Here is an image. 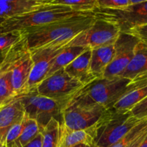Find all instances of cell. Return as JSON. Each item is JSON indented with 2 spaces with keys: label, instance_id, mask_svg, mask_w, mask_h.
Masks as SVG:
<instances>
[{
  "label": "cell",
  "instance_id": "obj_39",
  "mask_svg": "<svg viewBox=\"0 0 147 147\" xmlns=\"http://www.w3.org/2000/svg\"><path fill=\"white\" fill-rule=\"evenodd\" d=\"M146 43H147V42H146Z\"/></svg>",
  "mask_w": 147,
  "mask_h": 147
},
{
  "label": "cell",
  "instance_id": "obj_4",
  "mask_svg": "<svg viewBox=\"0 0 147 147\" xmlns=\"http://www.w3.org/2000/svg\"><path fill=\"white\" fill-rule=\"evenodd\" d=\"M142 120L132 116L131 111L107 109L96 123L95 145L110 147L127 134Z\"/></svg>",
  "mask_w": 147,
  "mask_h": 147
},
{
  "label": "cell",
  "instance_id": "obj_28",
  "mask_svg": "<svg viewBox=\"0 0 147 147\" xmlns=\"http://www.w3.org/2000/svg\"><path fill=\"white\" fill-rule=\"evenodd\" d=\"M23 126H24V122L22 120L21 122L16 123L10 128L5 136V143L7 147H10L15 143L21 134Z\"/></svg>",
  "mask_w": 147,
  "mask_h": 147
},
{
  "label": "cell",
  "instance_id": "obj_7",
  "mask_svg": "<svg viewBox=\"0 0 147 147\" xmlns=\"http://www.w3.org/2000/svg\"><path fill=\"white\" fill-rule=\"evenodd\" d=\"M96 18L114 24L120 32L128 33L131 30L147 24V1L142 0L124 9H108L97 8L92 12Z\"/></svg>",
  "mask_w": 147,
  "mask_h": 147
},
{
  "label": "cell",
  "instance_id": "obj_17",
  "mask_svg": "<svg viewBox=\"0 0 147 147\" xmlns=\"http://www.w3.org/2000/svg\"><path fill=\"white\" fill-rule=\"evenodd\" d=\"M46 0H4L0 1V20L26 14L36 9Z\"/></svg>",
  "mask_w": 147,
  "mask_h": 147
},
{
  "label": "cell",
  "instance_id": "obj_5",
  "mask_svg": "<svg viewBox=\"0 0 147 147\" xmlns=\"http://www.w3.org/2000/svg\"><path fill=\"white\" fill-rule=\"evenodd\" d=\"M32 66L31 51L23 34L22 38L11 47L5 60L0 65V68L11 75V84L17 96L28 92L27 85Z\"/></svg>",
  "mask_w": 147,
  "mask_h": 147
},
{
  "label": "cell",
  "instance_id": "obj_19",
  "mask_svg": "<svg viewBox=\"0 0 147 147\" xmlns=\"http://www.w3.org/2000/svg\"><path fill=\"white\" fill-rule=\"evenodd\" d=\"M147 73V43L140 41L136 46L134 55L121 77L133 80L140 75Z\"/></svg>",
  "mask_w": 147,
  "mask_h": 147
},
{
  "label": "cell",
  "instance_id": "obj_1",
  "mask_svg": "<svg viewBox=\"0 0 147 147\" xmlns=\"http://www.w3.org/2000/svg\"><path fill=\"white\" fill-rule=\"evenodd\" d=\"M96 17L92 14L74 16L52 24L20 31L24 34L30 51L55 43L71 41L93 24Z\"/></svg>",
  "mask_w": 147,
  "mask_h": 147
},
{
  "label": "cell",
  "instance_id": "obj_31",
  "mask_svg": "<svg viewBox=\"0 0 147 147\" xmlns=\"http://www.w3.org/2000/svg\"><path fill=\"white\" fill-rule=\"evenodd\" d=\"M42 134L40 133L33 140L22 147H42Z\"/></svg>",
  "mask_w": 147,
  "mask_h": 147
},
{
  "label": "cell",
  "instance_id": "obj_32",
  "mask_svg": "<svg viewBox=\"0 0 147 147\" xmlns=\"http://www.w3.org/2000/svg\"><path fill=\"white\" fill-rule=\"evenodd\" d=\"M146 136H147V131H146L144 133L142 134V135H140L139 137L136 138V139H135L134 142H132L127 147H139L140 146L141 144H142V142L144 141V139L146 138Z\"/></svg>",
  "mask_w": 147,
  "mask_h": 147
},
{
  "label": "cell",
  "instance_id": "obj_37",
  "mask_svg": "<svg viewBox=\"0 0 147 147\" xmlns=\"http://www.w3.org/2000/svg\"><path fill=\"white\" fill-rule=\"evenodd\" d=\"M1 106H1V105L0 104V109H1Z\"/></svg>",
  "mask_w": 147,
  "mask_h": 147
},
{
  "label": "cell",
  "instance_id": "obj_33",
  "mask_svg": "<svg viewBox=\"0 0 147 147\" xmlns=\"http://www.w3.org/2000/svg\"><path fill=\"white\" fill-rule=\"evenodd\" d=\"M139 147H147V136H146V138L144 139V141L142 142V144H141L140 146Z\"/></svg>",
  "mask_w": 147,
  "mask_h": 147
},
{
  "label": "cell",
  "instance_id": "obj_21",
  "mask_svg": "<svg viewBox=\"0 0 147 147\" xmlns=\"http://www.w3.org/2000/svg\"><path fill=\"white\" fill-rule=\"evenodd\" d=\"M23 122H24V126L21 134L15 143L10 147H22L24 146L33 140L39 134L42 132L37 121L30 119L25 115L24 116Z\"/></svg>",
  "mask_w": 147,
  "mask_h": 147
},
{
  "label": "cell",
  "instance_id": "obj_2",
  "mask_svg": "<svg viewBox=\"0 0 147 147\" xmlns=\"http://www.w3.org/2000/svg\"><path fill=\"white\" fill-rule=\"evenodd\" d=\"M130 81L122 77L96 79L73 95L66 106L98 105L106 109H111L125 94Z\"/></svg>",
  "mask_w": 147,
  "mask_h": 147
},
{
  "label": "cell",
  "instance_id": "obj_35",
  "mask_svg": "<svg viewBox=\"0 0 147 147\" xmlns=\"http://www.w3.org/2000/svg\"><path fill=\"white\" fill-rule=\"evenodd\" d=\"M0 147H7L5 140H0Z\"/></svg>",
  "mask_w": 147,
  "mask_h": 147
},
{
  "label": "cell",
  "instance_id": "obj_12",
  "mask_svg": "<svg viewBox=\"0 0 147 147\" xmlns=\"http://www.w3.org/2000/svg\"><path fill=\"white\" fill-rule=\"evenodd\" d=\"M106 110L98 105L66 106L63 111V123L70 131L85 130L94 126Z\"/></svg>",
  "mask_w": 147,
  "mask_h": 147
},
{
  "label": "cell",
  "instance_id": "obj_18",
  "mask_svg": "<svg viewBox=\"0 0 147 147\" xmlns=\"http://www.w3.org/2000/svg\"><path fill=\"white\" fill-rule=\"evenodd\" d=\"M114 55V44L91 50L90 70L96 79L103 78L105 70Z\"/></svg>",
  "mask_w": 147,
  "mask_h": 147
},
{
  "label": "cell",
  "instance_id": "obj_22",
  "mask_svg": "<svg viewBox=\"0 0 147 147\" xmlns=\"http://www.w3.org/2000/svg\"><path fill=\"white\" fill-rule=\"evenodd\" d=\"M48 2L51 4L66 6L70 7L73 11L86 14H92L98 7L97 0H48Z\"/></svg>",
  "mask_w": 147,
  "mask_h": 147
},
{
  "label": "cell",
  "instance_id": "obj_11",
  "mask_svg": "<svg viewBox=\"0 0 147 147\" xmlns=\"http://www.w3.org/2000/svg\"><path fill=\"white\" fill-rule=\"evenodd\" d=\"M140 40L129 33L120 32L114 42V55L105 70L103 78L121 77L133 58L136 46Z\"/></svg>",
  "mask_w": 147,
  "mask_h": 147
},
{
  "label": "cell",
  "instance_id": "obj_26",
  "mask_svg": "<svg viewBox=\"0 0 147 147\" xmlns=\"http://www.w3.org/2000/svg\"><path fill=\"white\" fill-rule=\"evenodd\" d=\"M146 131H147V119H142L135 127H134L119 142L110 147H127L132 142H134L142 134L144 133Z\"/></svg>",
  "mask_w": 147,
  "mask_h": 147
},
{
  "label": "cell",
  "instance_id": "obj_23",
  "mask_svg": "<svg viewBox=\"0 0 147 147\" xmlns=\"http://www.w3.org/2000/svg\"><path fill=\"white\" fill-rule=\"evenodd\" d=\"M17 97L11 84V75L8 71L0 68V104L4 106Z\"/></svg>",
  "mask_w": 147,
  "mask_h": 147
},
{
  "label": "cell",
  "instance_id": "obj_13",
  "mask_svg": "<svg viewBox=\"0 0 147 147\" xmlns=\"http://www.w3.org/2000/svg\"><path fill=\"white\" fill-rule=\"evenodd\" d=\"M147 97V73L131 80L125 94L112 108L117 110L131 111Z\"/></svg>",
  "mask_w": 147,
  "mask_h": 147
},
{
  "label": "cell",
  "instance_id": "obj_14",
  "mask_svg": "<svg viewBox=\"0 0 147 147\" xmlns=\"http://www.w3.org/2000/svg\"><path fill=\"white\" fill-rule=\"evenodd\" d=\"M96 136V124L85 130L70 131L62 123L60 124L57 147H73L79 144H86L93 146Z\"/></svg>",
  "mask_w": 147,
  "mask_h": 147
},
{
  "label": "cell",
  "instance_id": "obj_10",
  "mask_svg": "<svg viewBox=\"0 0 147 147\" xmlns=\"http://www.w3.org/2000/svg\"><path fill=\"white\" fill-rule=\"evenodd\" d=\"M70 42L48 45L31 51L33 66L27 85L28 91L37 88V85L45 78L56 57L67 47Z\"/></svg>",
  "mask_w": 147,
  "mask_h": 147
},
{
  "label": "cell",
  "instance_id": "obj_3",
  "mask_svg": "<svg viewBox=\"0 0 147 147\" xmlns=\"http://www.w3.org/2000/svg\"><path fill=\"white\" fill-rule=\"evenodd\" d=\"M84 14L86 13L73 11L66 6L51 4L48 2V0H46L43 5L33 11L3 20L0 24V33L38 28L60 20Z\"/></svg>",
  "mask_w": 147,
  "mask_h": 147
},
{
  "label": "cell",
  "instance_id": "obj_6",
  "mask_svg": "<svg viewBox=\"0 0 147 147\" xmlns=\"http://www.w3.org/2000/svg\"><path fill=\"white\" fill-rule=\"evenodd\" d=\"M17 97L24 115L36 121L42 131L51 119H55L60 123H63V111L66 105L63 102L40 96L36 88Z\"/></svg>",
  "mask_w": 147,
  "mask_h": 147
},
{
  "label": "cell",
  "instance_id": "obj_25",
  "mask_svg": "<svg viewBox=\"0 0 147 147\" xmlns=\"http://www.w3.org/2000/svg\"><path fill=\"white\" fill-rule=\"evenodd\" d=\"M60 124L55 119L50 120L42 131V147H57L59 139Z\"/></svg>",
  "mask_w": 147,
  "mask_h": 147
},
{
  "label": "cell",
  "instance_id": "obj_16",
  "mask_svg": "<svg viewBox=\"0 0 147 147\" xmlns=\"http://www.w3.org/2000/svg\"><path fill=\"white\" fill-rule=\"evenodd\" d=\"M90 57L91 50L88 49L64 67L65 71L70 77L80 82L83 86L96 79L90 70Z\"/></svg>",
  "mask_w": 147,
  "mask_h": 147
},
{
  "label": "cell",
  "instance_id": "obj_20",
  "mask_svg": "<svg viewBox=\"0 0 147 147\" xmlns=\"http://www.w3.org/2000/svg\"><path fill=\"white\" fill-rule=\"evenodd\" d=\"M88 50V48L83 47H77V46H67L56 57L54 63L52 65L50 70L47 73V76H50L55 72L64 68L65 66L70 64L75 59L77 58L78 56L86 50ZM45 77V78H46Z\"/></svg>",
  "mask_w": 147,
  "mask_h": 147
},
{
  "label": "cell",
  "instance_id": "obj_9",
  "mask_svg": "<svg viewBox=\"0 0 147 147\" xmlns=\"http://www.w3.org/2000/svg\"><path fill=\"white\" fill-rule=\"evenodd\" d=\"M120 34L114 24L100 19H96L91 26L73 39L67 46H77L95 49L114 44Z\"/></svg>",
  "mask_w": 147,
  "mask_h": 147
},
{
  "label": "cell",
  "instance_id": "obj_24",
  "mask_svg": "<svg viewBox=\"0 0 147 147\" xmlns=\"http://www.w3.org/2000/svg\"><path fill=\"white\" fill-rule=\"evenodd\" d=\"M22 37V32L20 31L0 33V65L5 60L11 47Z\"/></svg>",
  "mask_w": 147,
  "mask_h": 147
},
{
  "label": "cell",
  "instance_id": "obj_36",
  "mask_svg": "<svg viewBox=\"0 0 147 147\" xmlns=\"http://www.w3.org/2000/svg\"><path fill=\"white\" fill-rule=\"evenodd\" d=\"M1 22H2V20H0V24H1Z\"/></svg>",
  "mask_w": 147,
  "mask_h": 147
},
{
  "label": "cell",
  "instance_id": "obj_15",
  "mask_svg": "<svg viewBox=\"0 0 147 147\" xmlns=\"http://www.w3.org/2000/svg\"><path fill=\"white\" fill-rule=\"evenodd\" d=\"M24 116L20 100L15 97L0 109V140H5V136L10 128L21 122Z\"/></svg>",
  "mask_w": 147,
  "mask_h": 147
},
{
  "label": "cell",
  "instance_id": "obj_29",
  "mask_svg": "<svg viewBox=\"0 0 147 147\" xmlns=\"http://www.w3.org/2000/svg\"><path fill=\"white\" fill-rule=\"evenodd\" d=\"M132 116L139 120L147 119V97L131 110Z\"/></svg>",
  "mask_w": 147,
  "mask_h": 147
},
{
  "label": "cell",
  "instance_id": "obj_27",
  "mask_svg": "<svg viewBox=\"0 0 147 147\" xmlns=\"http://www.w3.org/2000/svg\"><path fill=\"white\" fill-rule=\"evenodd\" d=\"M98 8L108 9H124L131 5V0H97Z\"/></svg>",
  "mask_w": 147,
  "mask_h": 147
},
{
  "label": "cell",
  "instance_id": "obj_34",
  "mask_svg": "<svg viewBox=\"0 0 147 147\" xmlns=\"http://www.w3.org/2000/svg\"><path fill=\"white\" fill-rule=\"evenodd\" d=\"M73 147H93V146H89V145L86 144H79L76 145V146H74Z\"/></svg>",
  "mask_w": 147,
  "mask_h": 147
},
{
  "label": "cell",
  "instance_id": "obj_8",
  "mask_svg": "<svg viewBox=\"0 0 147 147\" xmlns=\"http://www.w3.org/2000/svg\"><path fill=\"white\" fill-rule=\"evenodd\" d=\"M83 86L63 68L46 77L37 85L36 88L40 96L66 104L70 98Z\"/></svg>",
  "mask_w": 147,
  "mask_h": 147
},
{
  "label": "cell",
  "instance_id": "obj_38",
  "mask_svg": "<svg viewBox=\"0 0 147 147\" xmlns=\"http://www.w3.org/2000/svg\"><path fill=\"white\" fill-rule=\"evenodd\" d=\"M93 147H97V146H96V145H94V146H93Z\"/></svg>",
  "mask_w": 147,
  "mask_h": 147
},
{
  "label": "cell",
  "instance_id": "obj_30",
  "mask_svg": "<svg viewBox=\"0 0 147 147\" xmlns=\"http://www.w3.org/2000/svg\"><path fill=\"white\" fill-rule=\"evenodd\" d=\"M128 33L137 37L140 41L147 42V24L136 27L129 31Z\"/></svg>",
  "mask_w": 147,
  "mask_h": 147
}]
</instances>
